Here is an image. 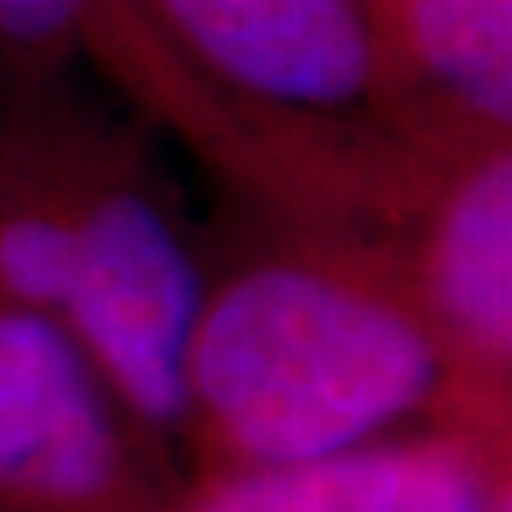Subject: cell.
I'll return each mask as SVG.
<instances>
[{"label": "cell", "mask_w": 512, "mask_h": 512, "mask_svg": "<svg viewBox=\"0 0 512 512\" xmlns=\"http://www.w3.org/2000/svg\"><path fill=\"white\" fill-rule=\"evenodd\" d=\"M205 281L186 349V437L205 467H293L456 421L452 372L403 239L274 217Z\"/></svg>", "instance_id": "obj_1"}, {"label": "cell", "mask_w": 512, "mask_h": 512, "mask_svg": "<svg viewBox=\"0 0 512 512\" xmlns=\"http://www.w3.org/2000/svg\"><path fill=\"white\" fill-rule=\"evenodd\" d=\"M114 0H0V99L92 57Z\"/></svg>", "instance_id": "obj_9"}, {"label": "cell", "mask_w": 512, "mask_h": 512, "mask_svg": "<svg viewBox=\"0 0 512 512\" xmlns=\"http://www.w3.org/2000/svg\"><path fill=\"white\" fill-rule=\"evenodd\" d=\"M171 490L54 315L0 304V512H160Z\"/></svg>", "instance_id": "obj_4"}, {"label": "cell", "mask_w": 512, "mask_h": 512, "mask_svg": "<svg viewBox=\"0 0 512 512\" xmlns=\"http://www.w3.org/2000/svg\"><path fill=\"white\" fill-rule=\"evenodd\" d=\"M399 471V444L293 467H205L160 512H391Z\"/></svg>", "instance_id": "obj_7"}, {"label": "cell", "mask_w": 512, "mask_h": 512, "mask_svg": "<svg viewBox=\"0 0 512 512\" xmlns=\"http://www.w3.org/2000/svg\"><path fill=\"white\" fill-rule=\"evenodd\" d=\"M179 73L171 129L266 213L403 239L437 164L399 137L357 0H129Z\"/></svg>", "instance_id": "obj_2"}, {"label": "cell", "mask_w": 512, "mask_h": 512, "mask_svg": "<svg viewBox=\"0 0 512 512\" xmlns=\"http://www.w3.org/2000/svg\"><path fill=\"white\" fill-rule=\"evenodd\" d=\"M391 126L429 164L512 145V0H357Z\"/></svg>", "instance_id": "obj_6"}, {"label": "cell", "mask_w": 512, "mask_h": 512, "mask_svg": "<svg viewBox=\"0 0 512 512\" xmlns=\"http://www.w3.org/2000/svg\"><path fill=\"white\" fill-rule=\"evenodd\" d=\"M399 494L391 512H512L509 437L433 421L399 440Z\"/></svg>", "instance_id": "obj_8"}, {"label": "cell", "mask_w": 512, "mask_h": 512, "mask_svg": "<svg viewBox=\"0 0 512 512\" xmlns=\"http://www.w3.org/2000/svg\"><path fill=\"white\" fill-rule=\"evenodd\" d=\"M202 296V262L164 175L114 118L76 209L57 323L152 448L186 433V349Z\"/></svg>", "instance_id": "obj_3"}, {"label": "cell", "mask_w": 512, "mask_h": 512, "mask_svg": "<svg viewBox=\"0 0 512 512\" xmlns=\"http://www.w3.org/2000/svg\"><path fill=\"white\" fill-rule=\"evenodd\" d=\"M403 255L452 372L456 425L509 437L512 145L440 167L406 228Z\"/></svg>", "instance_id": "obj_5"}]
</instances>
